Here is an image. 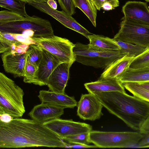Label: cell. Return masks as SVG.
<instances>
[{
  "mask_svg": "<svg viewBox=\"0 0 149 149\" xmlns=\"http://www.w3.org/2000/svg\"><path fill=\"white\" fill-rule=\"evenodd\" d=\"M26 3L19 0H0V6L17 13L24 17L29 16L26 11Z\"/></svg>",
  "mask_w": 149,
  "mask_h": 149,
  "instance_id": "23",
  "label": "cell"
},
{
  "mask_svg": "<svg viewBox=\"0 0 149 149\" xmlns=\"http://www.w3.org/2000/svg\"><path fill=\"white\" fill-rule=\"evenodd\" d=\"M89 133L86 132L69 136L62 140L75 143L89 145L90 143L89 139Z\"/></svg>",
  "mask_w": 149,
  "mask_h": 149,
  "instance_id": "30",
  "label": "cell"
},
{
  "mask_svg": "<svg viewBox=\"0 0 149 149\" xmlns=\"http://www.w3.org/2000/svg\"><path fill=\"white\" fill-rule=\"evenodd\" d=\"M135 58L126 56L111 63L105 68L100 79H117L129 68Z\"/></svg>",
  "mask_w": 149,
  "mask_h": 149,
  "instance_id": "20",
  "label": "cell"
},
{
  "mask_svg": "<svg viewBox=\"0 0 149 149\" xmlns=\"http://www.w3.org/2000/svg\"><path fill=\"white\" fill-rule=\"evenodd\" d=\"M37 69L34 65L26 61L24 68V81L26 83H32Z\"/></svg>",
  "mask_w": 149,
  "mask_h": 149,
  "instance_id": "31",
  "label": "cell"
},
{
  "mask_svg": "<svg viewBox=\"0 0 149 149\" xmlns=\"http://www.w3.org/2000/svg\"><path fill=\"white\" fill-rule=\"evenodd\" d=\"M22 2L28 3L30 2H46L48 0H19Z\"/></svg>",
  "mask_w": 149,
  "mask_h": 149,
  "instance_id": "40",
  "label": "cell"
},
{
  "mask_svg": "<svg viewBox=\"0 0 149 149\" xmlns=\"http://www.w3.org/2000/svg\"><path fill=\"white\" fill-rule=\"evenodd\" d=\"M139 132H107L91 131L89 139L98 148H126L138 146L139 141L143 137Z\"/></svg>",
  "mask_w": 149,
  "mask_h": 149,
  "instance_id": "4",
  "label": "cell"
},
{
  "mask_svg": "<svg viewBox=\"0 0 149 149\" xmlns=\"http://www.w3.org/2000/svg\"><path fill=\"white\" fill-rule=\"evenodd\" d=\"M38 97L42 103L47 104L66 108H73L77 106L74 98L65 94L55 93L50 91H40Z\"/></svg>",
  "mask_w": 149,
  "mask_h": 149,
  "instance_id": "17",
  "label": "cell"
},
{
  "mask_svg": "<svg viewBox=\"0 0 149 149\" xmlns=\"http://www.w3.org/2000/svg\"><path fill=\"white\" fill-rule=\"evenodd\" d=\"M74 6L81 10L96 26L97 9L91 0H73Z\"/></svg>",
  "mask_w": 149,
  "mask_h": 149,
  "instance_id": "22",
  "label": "cell"
},
{
  "mask_svg": "<svg viewBox=\"0 0 149 149\" xmlns=\"http://www.w3.org/2000/svg\"><path fill=\"white\" fill-rule=\"evenodd\" d=\"M58 1L63 10L71 15L75 13L76 7L73 0H58Z\"/></svg>",
  "mask_w": 149,
  "mask_h": 149,
  "instance_id": "32",
  "label": "cell"
},
{
  "mask_svg": "<svg viewBox=\"0 0 149 149\" xmlns=\"http://www.w3.org/2000/svg\"><path fill=\"white\" fill-rule=\"evenodd\" d=\"M13 118L12 116L7 113H0V122L8 123L11 122Z\"/></svg>",
  "mask_w": 149,
  "mask_h": 149,
  "instance_id": "37",
  "label": "cell"
},
{
  "mask_svg": "<svg viewBox=\"0 0 149 149\" xmlns=\"http://www.w3.org/2000/svg\"><path fill=\"white\" fill-rule=\"evenodd\" d=\"M46 3L50 7L53 9L56 10L57 5L56 1L54 0H48Z\"/></svg>",
  "mask_w": 149,
  "mask_h": 149,
  "instance_id": "38",
  "label": "cell"
},
{
  "mask_svg": "<svg viewBox=\"0 0 149 149\" xmlns=\"http://www.w3.org/2000/svg\"><path fill=\"white\" fill-rule=\"evenodd\" d=\"M5 71L18 77H24L26 60V52L19 53L9 50L1 55Z\"/></svg>",
  "mask_w": 149,
  "mask_h": 149,
  "instance_id": "13",
  "label": "cell"
},
{
  "mask_svg": "<svg viewBox=\"0 0 149 149\" xmlns=\"http://www.w3.org/2000/svg\"><path fill=\"white\" fill-rule=\"evenodd\" d=\"M121 50L125 53L128 57L136 58L145 52L148 48L139 45L116 41Z\"/></svg>",
  "mask_w": 149,
  "mask_h": 149,
  "instance_id": "24",
  "label": "cell"
},
{
  "mask_svg": "<svg viewBox=\"0 0 149 149\" xmlns=\"http://www.w3.org/2000/svg\"><path fill=\"white\" fill-rule=\"evenodd\" d=\"M64 109L51 104L41 103L34 106L29 115L32 119L43 124L59 118L63 114Z\"/></svg>",
  "mask_w": 149,
  "mask_h": 149,
  "instance_id": "15",
  "label": "cell"
},
{
  "mask_svg": "<svg viewBox=\"0 0 149 149\" xmlns=\"http://www.w3.org/2000/svg\"><path fill=\"white\" fill-rule=\"evenodd\" d=\"M139 132L143 134L149 133V115L141 125Z\"/></svg>",
  "mask_w": 149,
  "mask_h": 149,
  "instance_id": "35",
  "label": "cell"
},
{
  "mask_svg": "<svg viewBox=\"0 0 149 149\" xmlns=\"http://www.w3.org/2000/svg\"><path fill=\"white\" fill-rule=\"evenodd\" d=\"M87 38L89 41L88 47L91 49L99 51L121 50L116 41L113 38L93 34L88 35Z\"/></svg>",
  "mask_w": 149,
  "mask_h": 149,
  "instance_id": "19",
  "label": "cell"
},
{
  "mask_svg": "<svg viewBox=\"0 0 149 149\" xmlns=\"http://www.w3.org/2000/svg\"><path fill=\"white\" fill-rule=\"evenodd\" d=\"M24 17L17 13L9 10H2L0 11V24L21 19Z\"/></svg>",
  "mask_w": 149,
  "mask_h": 149,
  "instance_id": "29",
  "label": "cell"
},
{
  "mask_svg": "<svg viewBox=\"0 0 149 149\" xmlns=\"http://www.w3.org/2000/svg\"><path fill=\"white\" fill-rule=\"evenodd\" d=\"M73 63H62L54 69L49 77L47 85L49 91L65 94L69 78L70 69Z\"/></svg>",
  "mask_w": 149,
  "mask_h": 149,
  "instance_id": "14",
  "label": "cell"
},
{
  "mask_svg": "<svg viewBox=\"0 0 149 149\" xmlns=\"http://www.w3.org/2000/svg\"><path fill=\"white\" fill-rule=\"evenodd\" d=\"M122 84L133 95L149 102V91L141 87L139 83L127 82Z\"/></svg>",
  "mask_w": 149,
  "mask_h": 149,
  "instance_id": "26",
  "label": "cell"
},
{
  "mask_svg": "<svg viewBox=\"0 0 149 149\" xmlns=\"http://www.w3.org/2000/svg\"><path fill=\"white\" fill-rule=\"evenodd\" d=\"M23 43L17 40L13 34L0 32V53H3L10 50L14 44L20 45Z\"/></svg>",
  "mask_w": 149,
  "mask_h": 149,
  "instance_id": "27",
  "label": "cell"
},
{
  "mask_svg": "<svg viewBox=\"0 0 149 149\" xmlns=\"http://www.w3.org/2000/svg\"><path fill=\"white\" fill-rule=\"evenodd\" d=\"M129 68L133 69L149 68V47L143 53L134 59Z\"/></svg>",
  "mask_w": 149,
  "mask_h": 149,
  "instance_id": "28",
  "label": "cell"
},
{
  "mask_svg": "<svg viewBox=\"0 0 149 149\" xmlns=\"http://www.w3.org/2000/svg\"><path fill=\"white\" fill-rule=\"evenodd\" d=\"M77 115L84 120L94 121L103 115L102 104L94 95L82 94L77 104Z\"/></svg>",
  "mask_w": 149,
  "mask_h": 149,
  "instance_id": "10",
  "label": "cell"
},
{
  "mask_svg": "<svg viewBox=\"0 0 149 149\" xmlns=\"http://www.w3.org/2000/svg\"><path fill=\"white\" fill-rule=\"evenodd\" d=\"M23 90L12 79L0 73V113H7L14 118L21 117L25 110Z\"/></svg>",
  "mask_w": 149,
  "mask_h": 149,
  "instance_id": "3",
  "label": "cell"
},
{
  "mask_svg": "<svg viewBox=\"0 0 149 149\" xmlns=\"http://www.w3.org/2000/svg\"></svg>",
  "mask_w": 149,
  "mask_h": 149,
  "instance_id": "43",
  "label": "cell"
},
{
  "mask_svg": "<svg viewBox=\"0 0 149 149\" xmlns=\"http://www.w3.org/2000/svg\"><path fill=\"white\" fill-rule=\"evenodd\" d=\"M42 50V58L32 82L40 86L47 85L52 72L62 63L58 58L49 52L43 49Z\"/></svg>",
  "mask_w": 149,
  "mask_h": 149,
  "instance_id": "11",
  "label": "cell"
},
{
  "mask_svg": "<svg viewBox=\"0 0 149 149\" xmlns=\"http://www.w3.org/2000/svg\"><path fill=\"white\" fill-rule=\"evenodd\" d=\"M47 147L66 148L63 140L33 119L14 118L8 123L0 122V148Z\"/></svg>",
  "mask_w": 149,
  "mask_h": 149,
  "instance_id": "1",
  "label": "cell"
},
{
  "mask_svg": "<svg viewBox=\"0 0 149 149\" xmlns=\"http://www.w3.org/2000/svg\"><path fill=\"white\" fill-rule=\"evenodd\" d=\"M26 54V61L33 65L38 69L42 57V49L37 45L31 44L29 45Z\"/></svg>",
  "mask_w": 149,
  "mask_h": 149,
  "instance_id": "25",
  "label": "cell"
},
{
  "mask_svg": "<svg viewBox=\"0 0 149 149\" xmlns=\"http://www.w3.org/2000/svg\"><path fill=\"white\" fill-rule=\"evenodd\" d=\"M139 84L141 87L149 91V81Z\"/></svg>",
  "mask_w": 149,
  "mask_h": 149,
  "instance_id": "41",
  "label": "cell"
},
{
  "mask_svg": "<svg viewBox=\"0 0 149 149\" xmlns=\"http://www.w3.org/2000/svg\"><path fill=\"white\" fill-rule=\"evenodd\" d=\"M143 135V137L138 143L139 148L148 147L149 145V133Z\"/></svg>",
  "mask_w": 149,
  "mask_h": 149,
  "instance_id": "36",
  "label": "cell"
},
{
  "mask_svg": "<svg viewBox=\"0 0 149 149\" xmlns=\"http://www.w3.org/2000/svg\"><path fill=\"white\" fill-rule=\"evenodd\" d=\"M66 146V148H98L95 145H90L75 143L63 141Z\"/></svg>",
  "mask_w": 149,
  "mask_h": 149,
  "instance_id": "34",
  "label": "cell"
},
{
  "mask_svg": "<svg viewBox=\"0 0 149 149\" xmlns=\"http://www.w3.org/2000/svg\"><path fill=\"white\" fill-rule=\"evenodd\" d=\"M120 28L113 39L116 41L149 47V26L122 18Z\"/></svg>",
  "mask_w": 149,
  "mask_h": 149,
  "instance_id": "8",
  "label": "cell"
},
{
  "mask_svg": "<svg viewBox=\"0 0 149 149\" xmlns=\"http://www.w3.org/2000/svg\"><path fill=\"white\" fill-rule=\"evenodd\" d=\"M84 86L89 93L93 94L113 91L125 92L123 84L117 79H100L95 81L85 83Z\"/></svg>",
  "mask_w": 149,
  "mask_h": 149,
  "instance_id": "18",
  "label": "cell"
},
{
  "mask_svg": "<svg viewBox=\"0 0 149 149\" xmlns=\"http://www.w3.org/2000/svg\"><path fill=\"white\" fill-rule=\"evenodd\" d=\"M93 94L110 113L134 130L139 131L149 115V102L126 92L113 91Z\"/></svg>",
  "mask_w": 149,
  "mask_h": 149,
  "instance_id": "2",
  "label": "cell"
},
{
  "mask_svg": "<svg viewBox=\"0 0 149 149\" xmlns=\"http://www.w3.org/2000/svg\"><path fill=\"white\" fill-rule=\"evenodd\" d=\"M32 39L41 48L58 58L61 63L75 61L73 52L75 44L69 40L55 35Z\"/></svg>",
  "mask_w": 149,
  "mask_h": 149,
  "instance_id": "7",
  "label": "cell"
},
{
  "mask_svg": "<svg viewBox=\"0 0 149 149\" xmlns=\"http://www.w3.org/2000/svg\"><path fill=\"white\" fill-rule=\"evenodd\" d=\"M27 31L34 33L33 38L46 37L54 35L50 22L35 15H29L21 19L0 24L1 32L23 34Z\"/></svg>",
  "mask_w": 149,
  "mask_h": 149,
  "instance_id": "5",
  "label": "cell"
},
{
  "mask_svg": "<svg viewBox=\"0 0 149 149\" xmlns=\"http://www.w3.org/2000/svg\"><path fill=\"white\" fill-rule=\"evenodd\" d=\"M122 18L137 23L149 26V8L147 3L128 1L123 6Z\"/></svg>",
  "mask_w": 149,
  "mask_h": 149,
  "instance_id": "12",
  "label": "cell"
},
{
  "mask_svg": "<svg viewBox=\"0 0 149 149\" xmlns=\"http://www.w3.org/2000/svg\"><path fill=\"white\" fill-rule=\"evenodd\" d=\"M102 8L105 10H109L114 8L113 6L109 3H104L102 6Z\"/></svg>",
  "mask_w": 149,
  "mask_h": 149,
  "instance_id": "39",
  "label": "cell"
},
{
  "mask_svg": "<svg viewBox=\"0 0 149 149\" xmlns=\"http://www.w3.org/2000/svg\"><path fill=\"white\" fill-rule=\"evenodd\" d=\"M94 6L98 10H100L103 5L105 3H109L111 4L115 8L119 6L118 0H91Z\"/></svg>",
  "mask_w": 149,
  "mask_h": 149,
  "instance_id": "33",
  "label": "cell"
},
{
  "mask_svg": "<svg viewBox=\"0 0 149 149\" xmlns=\"http://www.w3.org/2000/svg\"><path fill=\"white\" fill-rule=\"evenodd\" d=\"M73 52L75 61L96 68H105L112 62L127 54L121 50L99 51L90 49L88 45L75 44Z\"/></svg>",
  "mask_w": 149,
  "mask_h": 149,
  "instance_id": "6",
  "label": "cell"
},
{
  "mask_svg": "<svg viewBox=\"0 0 149 149\" xmlns=\"http://www.w3.org/2000/svg\"><path fill=\"white\" fill-rule=\"evenodd\" d=\"M146 2H149V0H145Z\"/></svg>",
  "mask_w": 149,
  "mask_h": 149,
  "instance_id": "42",
  "label": "cell"
},
{
  "mask_svg": "<svg viewBox=\"0 0 149 149\" xmlns=\"http://www.w3.org/2000/svg\"><path fill=\"white\" fill-rule=\"evenodd\" d=\"M43 124L62 139L69 136L89 132L92 129V126L88 124L60 118L45 122Z\"/></svg>",
  "mask_w": 149,
  "mask_h": 149,
  "instance_id": "9",
  "label": "cell"
},
{
  "mask_svg": "<svg viewBox=\"0 0 149 149\" xmlns=\"http://www.w3.org/2000/svg\"><path fill=\"white\" fill-rule=\"evenodd\" d=\"M43 11L50 15L65 27L79 33L87 38L88 36L91 34L78 23L71 15L63 10L60 11L53 9L47 5L44 8Z\"/></svg>",
  "mask_w": 149,
  "mask_h": 149,
  "instance_id": "16",
  "label": "cell"
},
{
  "mask_svg": "<svg viewBox=\"0 0 149 149\" xmlns=\"http://www.w3.org/2000/svg\"><path fill=\"white\" fill-rule=\"evenodd\" d=\"M122 83L127 82L141 83L149 81V68L133 69L129 67L118 78Z\"/></svg>",
  "mask_w": 149,
  "mask_h": 149,
  "instance_id": "21",
  "label": "cell"
}]
</instances>
